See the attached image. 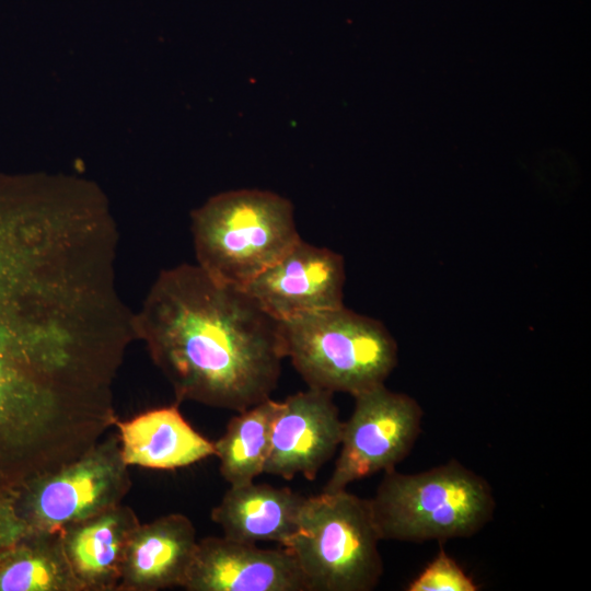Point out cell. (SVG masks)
I'll return each instance as SVG.
<instances>
[{
  "instance_id": "obj_1",
  "label": "cell",
  "mask_w": 591,
  "mask_h": 591,
  "mask_svg": "<svg viewBox=\"0 0 591 591\" xmlns=\"http://www.w3.org/2000/svg\"><path fill=\"white\" fill-rule=\"evenodd\" d=\"M132 324L178 403L239 413L269 398L278 384L279 321L197 264L161 270Z\"/></svg>"
},
{
  "instance_id": "obj_2",
  "label": "cell",
  "mask_w": 591,
  "mask_h": 591,
  "mask_svg": "<svg viewBox=\"0 0 591 591\" xmlns=\"http://www.w3.org/2000/svg\"><path fill=\"white\" fill-rule=\"evenodd\" d=\"M369 502L381 540L410 543L470 537L496 508L489 483L456 460L415 474L385 472Z\"/></svg>"
},
{
  "instance_id": "obj_3",
  "label": "cell",
  "mask_w": 591,
  "mask_h": 591,
  "mask_svg": "<svg viewBox=\"0 0 591 591\" xmlns=\"http://www.w3.org/2000/svg\"><path fill=\"white\" fill-rule=\"evenodd\" d=\"M190 230L197 265L241 289L301 239L291 202L258 189L211 197L192 212Z\"/></svg>"
},
{
  "instance_id": "obj_4",
  "label": "cell",
  "mask_w": 591,
  "mask_h": 591,
  "mask_svg": "<svg viewBox=\"0 0 591 591\" xmlns=\"http://www.w3.org/2000/svg\"><path fill=\"white\" fill-rule=\"evenodd\" d=\"M279 323L285 358L308 387L356 396L384 384L397 364V344L384 324L344 305Z\"/></svg>"
},
{
  "instance_id": "obj_5",
  "label": "cell",
  "mask_w": 591,
  "mask_h": 591,
  "mask_svg": "<svg viewBox=\"0 0 591 591\" xmlns=\"http://www.w3.org/2000/svg\"><path fill=\"white\" fill-rule=\"evenodd\" d=\"M380 541L369 499L323 490L305 497L298 530L283 548L306 591H370L383 575Z\"/></svg>"
},
{
  "instance_id": "obj_6",
  "label": "cell",
  "mask_w": 591,
  "mask_h": 591,
  "mask_svg": "<svg viewBox=\"0 0 591 591\" xmlns=\"http://www.w3.org/2000/svg\"><path fill=\"white\" fill-rule=\"evenodd\" d=\"M130 487L118 436L106 433L77 459L22 486L12 506L28 530L62 532L120 505Z\"/></svg>"
},
{
  "instance_id": "obj_7",
  "label": "cell",
  "mask_w": 591,
  "mask_h": 591,
  "mask_svg": "<svg viewBox=\"0 0 591 591\" xmlns=\"http://www.w3.org/2000/svg\"><path fill=\"white\" fill-rule=\"evenodd\" d=\"M354 397L355 407L344 421L339 455L324 491L343 490L354 482L394 470L421 431L424 413L412 396L380 384Z\"/></svg>"
},
{
  "instance_id": "obj_8",
  "label": "cell",
  "mask_w": 591,
  "mask_h": 591,
  "mask_svg": "<svg viewBox=\"0 0 591 591\" xmlns=\"http://www.w3.org/2000/svg\"><path fill=\"white\" fill-rule=\"evenodd\" d=\"M341 255L300 239L244 290L277 321L344 305Z\"/></svg>"
},
{
  "instance_id": "obj_9",
  "label": "cell",
  "mask_w": 591,
  "mask_h": 591,
  "mask_svg": "<svg viewBox=\"0 0 591 591\" xmlns=\"http://www.w3.org/2000/svg\"><path fill=\"white\" fill-rule=\"evenodd\" d=\"M333 394L308 387L279 402L264 473L291 479L316 478L339 448L344 421Z\"/></svg>"
},
{
  "instance_id": "obj_10",
  "label": "cell",
  "mask_w": 591,
  "mask_h": 591,
  "mask_svg": "<svg viewBox=\"0 0 591 591\" xmlns=\"http://www.w3.org/2000/svg\"><path fill=\"white\" fill-rule=\"evenodd\" d=\"M183 588L188 591H306L302 573L283 547L259 548L225 536L197 542Z\"/></svg>"
},
{
  "instance_id": "obj_11",
  "label": "cell",
  "mask_w": 591,
  "mask_h": 591,
  "mask_svg": "<svg viewBox=\"0 0 591 591\" xmlns=\"http://www.w3.org/2000/svg\"><path fill=\"white\" fill-rule=\"evenodd\" d=\"M197 542L192 521L182 513L140 523L127 546L118 591L183 588Z\"/></svg>"
},
{
  "instance_id": "obj_12",
  "label": "cell",
  "mask_w": 591,
  "mask_h": 591,
  "mask_svg": "<svg viewBox=\"0 0 591 591\" xmlns=\"http://www.w3.org/2000/svg\"><path fill=\"white\" fill-rule=\"evenodd\" d=\"M139 524L135 511L120 503L62 531L81 591H118L127 546Z\"/></svg>"
},
{
  "instance_id": "obj_13",
  "label": "cell",
  "mask_w": 591,
  "mask_h": 591,
  "mask_svg": "<svg viewBox=\"0 0 591 591\" xmlns=\"http://www.w3.org/2000/svg\"><path fill=\"white\" fill-rule=\"evenodd\" d=\"M175 404L130 419H115L124 462L153 470H174L215 455L213 442L196 431Z\"/></svg>"
},
{
  "instance_id": "obj_14",
  "label": "cell",
  "mask_w": 591,
  "mask_h": 591,
  "mask_svg": "<svg viewBox=\"0 0 591 591\" xmlns=\"http://www.w3.org/2000/svg\"><path fill=\"white\" fill-rule=\"evenodd\" d=\"M304 500L286 487L253 482L230 486L212 509L211 520L228 538L251 544L269 541L283 547L298 530Z\"/></svg>"
},
{
  "instance_id": "obj_15",
  "label": "cell",
  "mask_w": 591,
  "mask_h": 591,
  "mask_svg": "<svg viewBox=\"0 0 591 591\" xmlns=\"http://www.w3.org/2000/svg\"><path fill=\"white\" fill-rule=\"evenodd\" d=\"M0 555V591H81L62 532L28 530Z\"/></svg>"
},
{
  "instance_id": "obj_16",
  "label": "cell",
  "mask_w": 591,
  "mask_h": 591,
  "mask_svg": "<svg viewBox=\"0 0 591 591\" xmlns=\"http://www.w3.org/2000/svg\"><path fill=\"white\" fill-rule=\"evenodd\" d=\"M279 402L270 397L239 412L213 442L220 473L230 486L253 482L264 474L270 431Z\"/></svg>"
},
{
  "instance_id": "obj_17",
  "label": "cell",
  "mask_w": 591,
  "mask_h": 591,
  "mask_svg": "<svg viewBox=\"0 0 591 591\" xmlns=\"http://www.w3.org/2000/svg\"><path fill=\"white\" fill-rule=\"evenodd\" d=\"M479 586L443 549L408 583L407 591H476Z\"/></svg>"
},
{
  "instance_id": "obj_18",
  "label": "cell",
  "mask_w": 591,
  "mask_h": 591,
  "mask_svg": "<svg viewBox=\"0 0 591 591\" xmlns=\"http://www.w3.org/2000/svg\"><path fill=\"white\" fill-rule=\"evenodd\" d=\"M8 404L7 376L2 360L0 358V424L4 417Z\"/></svg>"
}]
</instances>
